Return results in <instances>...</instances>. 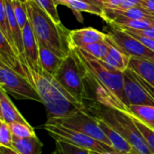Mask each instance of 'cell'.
<instances>
[{
	"label": "cell",
	"instance_id": "cell-16",
	"mask_svg": "<svg viewBox=\"0 0 154 154\" xmlns=\"http://www.w3.org/2000/svg\"><path fill=\"white\" fill-rule=\"evenodd\" d=\"M98 122L99 126L103 130L106 138L109 140L112 148L119 154H128L134 149L133 146L129 143V142L119 133H117L113 127H111L108 124H106L102 119L96 118Z\"/></svg>",
	"mask_w": 154,
	"mask_h": 154
},
{
	"label": "cell",
	"instance_id": "cell-18",
	"mask_svg": "<svg viewBox=\"0 0 154 154\" xmlns=\"http://www.w3.org/2000/svg\"><path fill=\"white\" fill-rule=\"evenodd\" d=\"M3 2L5 4L6 16H7L9 26H10V29L12 32L15 48L17 49L20 55H23L24 48H23V30L21 29V27L17 22V19L15 17L14 8H13L12 0H3Z\"/></svg>",
	"mask_w": 154,
	"mask_h": 154
},
{
	"label": "cell",
	"instance_id": "cell-13",
	"mask_svg": "<svg viewBox=\"0 0 154 154\" xmlns=\"http://www.w3.org/2000/svg\"><path fill=\"white\" fill-rule=\"evenodd\" d=\"M106 36V33L91 27L72 30L69 32V45L70 48H82L86 45L102 42Z\"/></svg>",
	"mask_w": 154,
	"mask_h": 154
},
{
	"label": "cell",
	"instance_id": "cell-31",
	"mask_svg": "<svg viewBox=\"0 0 154 154\" xmlns=\"http://www.w3.org/2000/svg\"><path fill=\"white\" fill-rule=\"evenodd\" d=\"M125 32H132L145 38H149V39H152L154 40V26L152 27H148L145 29H141V30H127Z\"/></svg>",
	"mask_w": 154,
	"mask_h": 154
},
{
	"label": "cell",
	"instance_id": "cell-42",
	"mask_svg": "<svg viewBox=\"0 0 154 154\" xmlns=\"http://www.w3.org/2000/svg\"><path fill=\"white\" fill-rule=\"evenodd\" d=\"M153 14V17H154V14Z\"/></svg>",
	"mask_w": 154,
	"mask_h": 154
},
{
	"label": "cell",
	"instance_id": "cell-4",
	"mask_svg": "<svg viewBox=\"0 0 154 154\" xmlns=\"http://www.w3.org/2000/svg\"><path fill=\"white\" fill-rule=\"evenodd\" d=\"M85 111L95 118L102 119L123 135L139 154H152L132 116L125 111L105 106L92 98L84 102Z\"/></svg>",
	"mask_w": 154,
	"mask_h": 154
},
{
	"label": "cell",
	"instance_id": "cell-27",
	"mask_svg": "<svg viewBox=\"0 0 154 154\" xmlns=\"http://www.w3.org/2000/svg\"><path fill=\"white\" fill-rule=\"evenodd\" d=\"M132 118H133L134 124L136 125V126L138 127L143 137L144 138L150 151L152 152V153L154 154V131L150 127H148L147 125H145L143 123H142L137 118L133 117V116H132Z\"/></svg>",
	"mask_w": 154,
	"mask_h": 154
},
{
	"label": "cell",
	"instance_id": "cell-40",
	"mask_svg": "<svg viewBox=\"0 0 154 154\" xmlns=\"http://www.w3.org/2000/svg\"><path fill=\"white\" fill-rule=\"evenodd\" d=\"M50 154H60V153H59V152H57V151L55 150V151H54L53 152H51V153H50Z\"/></svg>",
	"mask_w": 154,
	"mask_h": 154
},
{
	"label": "cell",
	"instance_id": "cell-6",
	"mask_svg": "<svg viewBox=\"0 0 154 154\" xmlns=\"http://www.w3.org/2000/svg\"><path fill=\"white\" fill-rule=\"evenodd\" d=\"M46 123L50 125H60L79 132L112 147L109 140L106 138L103 130L99 126L97 119L86 111H79L76 114L67 117L47 120Z\"/></svg>",
	"mask_w": 154,
	"mask_h": 154
},
{
	"label": "cell",
	"instance_id": "cell-23",
	"mask_svg": "<svg viewBox=\"0 0 154 154\" xmlns=\"http://www.w3.org/2000/svg\"><path fill=\"white\" fill-rule=\"evenodd\" d=\"M8 125L13 134V136H15L17 138H28L36 136V134L30 124L12 123Z\"/></svg>",
	"mask_w": 154,
	"mask_h": 154
},
{
	"label": "cell",
	"instance_id": "cell-17",
	"mask_svg": "<svg viewBox=\"0 0 154 154\" xmlns=\"http://www.w3.org/2000/svg\"><path fill=\"white\" fill-rule=\"evenodd\" d=\"M39 59L42 69L53 77L64 60L54 53L47 46L41 43H39Z\"/></svg>",
	"mask_w": 154,
	"mask_h": 154
},
{
	"label": "cell",
	"instance_id": "cell-32",
	"mask_svg": "<svg viewBox=\"0 0 154 154\" xmlns=\"http://www.w3.org/2000/svg\"><path fill=\"white\" fill-rule=\"evenodd\" d=\"M143 0H125L119 6V10H127L136 7H141Z\"/></svg>",
	"mask_w": 154,
	"mask_h": 154
},
{
	"label": "cell",
	"instance_id": "cell-20",
	"mask_svg": "<svg viewBox=\"0 0 154 154\" xmlns=\"http://www.w3.org/2000/svg\"><path fill=\"white\" fill-rule=\"evenodd\" d=\"M43 144L37 136L17 138L13 136V150L18 154H42Z\"/></svg>",
	"mask_w": 154,
	"mask_h": 154
},
{
	"label": "cell",
	"instance_id": "cell-9",
	"mask_svg": "<svg viewBox=\"0 0 154 154\" xmlns=\"http://www.w3.org/2000/svg\"><path fill=\"white\" fill-rule=\"evenodd\" d=\"M125 95L127 106H154V88L131 69L124 71Z\"/></svg>",
	"mask_w": 154,
	"mask_h": 154
},
{
	"label": "cell",
	"instance_id": "cell-33",
	"mask_svg": "<svg viewBox=\"0 0 154 154\" xmlns=\"http://www.w3.org/2000/svg\"><path fill=\"white\" fill-rule=\"evenodd\" d=\"M127 32L130 35L134 36L138 41H140L142 43H143L146 47H148L150 50H152V51H154V40L149 39V38H145V37H143V36H140V35H137V34H134V33H132V32Z\"/></svg>",
	"mask_w": 154,
	"mask_h": 154
},
{
	"label": "cell",
	"instance_id": "cell-5",
	"mask_svg": "<svg viewBox=\"0 0 154 154\" xmlns=\"http://www.w3.org/2000/svg\"><path fill=\"white\" fill-rule=\"evenodd\" d=\"M86 71L73 49L64 58L54 78L78 101L84 104L89 98L86 88Z\"/></svg>",
	"mask_w": 154,
	"mask_h": 154
},
{
	"label": "cell",
	"instance_id": "cell-11",
	"mask_svg": "<svg viewBox=\"0 0 154 154\" xmlns=\"http://www.w3.org/2000/svg\"><path fill=\"white\" fill-rule=\"evenodd\" d=\"M23 42L24 48V54L22 55L26 63L32 68H40L39 59V43L32 31L30 22L26 23L23 29Z\"/></svg>",
	"mask_w": 154,
	"mask_h": 154
},
{
	"label": "cell",
	"instance_id": "cell-22",
	"mask_svg": "<svg viewBox=\"0 0 154 154\" xmlns=\"http://www.w3.org/2000/svg\"><path fill=\"white\" fill-rule=\"evenodd\" d=\"M125 112L129 114L131 116L137 118L154 131V106L131 105L126 106V110Z\"/></svg>",
	"mask_w": 154,
	"mask_h": 154
},
{
	"label": "cell",
	"instance_id": "cell-28",
	"mask_svg": "<svg viewBox=\"0 0 154 154\" xmlns=\"http://www.w3.org/2000/svg\"><path fill=\"white\" fill-rule=\"evenodd\" d=\"M0 146L13 149V134L9 125L0 120Z\"/></svg>",
	"mask_w": 154,
	"mask_h": 154
},
{
	"label": "cell",
	"instance_id": "cell-21",
	"mask_svg": "<svg viewBox=\"0 0 154 154\" xmlns=\"http://www.w3.org/2000/svg\"><path fill=\"white\" fill-rule=\"evenodd\" d=\"M129 69L137 73L154 88V61L143 59L131 58Z\"/></svg>",
	"mask_w": 154,
	"mask_h": 154
},
{
	"label": "cell",
	"instance_id": "cell-37",
	"mask_svg": "<svg viewBox=\"0 0 154 154\" xmlns=\"http://www.w3.org/2000/svg\"><path fill=\"white\" fill-rule=\"evenodd\" d=\"M90 152V151H89ZM91 154H119L116 152H90Z\"/></svg>",
	"mask_w": 154,
	"mask_h": 154
},
{
	"label": "cell",
	"instance_id": "cell-10",
	"mask_svg": "<svg viewBox=\"0 0 154 154\" xmlns=\"http://www.w3.org/2000/svg\"><path fill=\"white\" fill-rule=\"evenodd\" d=\"M106 35L129 58L143 59L154 61V51L125 31L112 28Z\"/></svg>",
	"mask_w": 154,
	"mask_h": 154
},
{
	"label": "cell",
	"instance_id": "cell-19",
	"mask_svg": "<svg viewBox=\"0 0 154 154\" xmlns=\"http://www.w3.org/2000/svg\"><path fill=\"white\" fill-rule=\"evenodd\" d=\"M54 1L56 2L57 5H63L68 6L69 9H71L74 14L76 15V17L78 18V20L81 23L83 22V17L80 13L87 12L101 17L104 8L96 5H92L83 0H54Z\"/></svg>",
	"mask_w": 154,
	"mask_h": 154
},
{
	"label": "cell",
	"instance_id": "cell-8",
	"mask_svg": "<svg viewBox=\"0 0 154 154\" xmlns=\"http://www.w3.org/2000/svg\"><path fill=\"white\" fill-rule=\"evenodd\" d=\"M43 129L55 141H60L90 152H116L112 147L79 132L45 123Z\"/></svg>",
	"mask_w": 154,
	"mask_h": 154
},
{
	"label": "cell",
	"instance_id": "cell-29",
	"mask_svg": "<svg viewBox=\"0 0 154 154\" xmlns=\"http://www.w3.org/2000/svg\"><path fill=\"white\" fill-rule=\"evenodd\" d=\"M56 23H61L58 10H57V4L54 0H34Z\"/></svg>",
	"mask_w": 154,
	"mask_h": 154
},
{
	"label": "cell",
	"instance_id": "cell-41",
	"mask_svg": "<svg viewBox=\"0 0 154 154\" xmlns=\"http://www.w3.org/2000/svg\"><path fill=\"white\" fill-rule=\"evenodd\" d=\"M18 1H20V2H23V3H26L28 0H18Z\"/></svg>",
	"mask_w": 154,
	"mask_h": 154
},
{
	"label": "cell",
	"instance_id": "cell-34",
	"mask_svg": "<svg viewBox=\"0 0 154 154\" xmlns=\"http://www.w3.org/2000/svg\"><path fill=\"white\" fill-rule=\"evenodd\" d=\"M125 0H106L104 4V7L110 9H118L119 6Z\"/></svg>",
	"mask_w": 154,
	"mask_h": 154
},
{
	"label": "cell",
	"instance_id": "cell-1",
	"mask_svg": "<svg viewBox=\"0 0 154 154\" xmlns=\"http://www.w3.org/2000/svg\"><path fill=\"white\" fill-rule=\"evenodd\" d=\"M71 49L85 69L86 82L95 88V96L92 99L105 106L125 111L127 102L125 95L124 72L112 69L103 60L80 48Z\"/></svg>",
	"mask_w": 154,
	"mask_h": 154
},
{
	"label": "cell",
	"instance_id": "cell-2",
	"mask_svg": "<svg viewBox=\"0 0 154 154\" xmlns=\"http://www.w3.org/2000/svg\"><path fill=\"white\" fill-rule=\"evenodd\" d=\"M20 59L26 78L37 90L46 109L47 120L67 117L79 111H85V105L73 97L53 76L45 72L42 67L32 68L22 55Z\"/></svg>",
	"mask_w": 154,
	"mask_h": 154
},
{
	"label": "cell",
	"instance_id": "cell-25",
	"mask_svg": "<svg viewBox=\"0 0 154 154\" xmlns=\"http://www.w3.org/2000/svg\"><path fill=\"white\" fill-rule=\"evenodd\" d=\"M0 32L15 48L14 42V39H13V35H12V32H11V29H10V26H9L7 16H6L5 4H4L3 0H0Z\"/></svg>",
	"mask_w": 154,
	"mask_h": 154
},
{
	"label": "cell",
	"instance_id": "cell-24",
	"mask_svg": "<svg viewBox=\"0 0 154 154\" xmlns=\"http://www.w3.org/2000/svg\"><path fill=\"white\" fill-rule=\"evenodd\" d=\"M80 49L84 50L85 51H87L88 53H89L90 55L94 56L98 60H103L108 53V46L105 40L99 42L86 45Z\"/></svg>",
	"mask_w": 154,
	"mask_h": 154
},
{
	"label": "cell",
	"instance_id": "cell-39",
	"mask_svg": "<svg viewBox=\"0 0 154 154\" xmlns=\"http://www.w3.org/2000/svg\"><path fill=\"white\" fill-rule=\"evenodd\" d=\"M128 154H139V153H138L134 149H133V150H132V152H129Z\"/></svg>",
	"mask_w": 154,
	"mask_h": 154
},
{
	"label": "cell",
	"instance_id": "cell-35",
	"mask_svg": "<svg viewBox=\"0 0 154 154\" xmlns=\"http://www.w3.org/2000/svg\"><path fill=\"white\" fill-rule=\"evenodd\" d=\"M141 7L149 13L154 14V0H143Z\"/></svg>",
	"mask_w": 154,
	"mask_h": 154
},
{
	"label": "cell",
	"instance_id": "cell-26",
	"mask_svg": "<svg viewBox=\"0 0 154 154\" xmlns=\"http://www.w3.org/2000/svg\"><path fill=\"white\" fill-rule=\"evenodd\" d=\"M12 4H13V8H14V12L17 19V22L21 29L23 30L24 26L26 25V23L29 22L26 5L25 3L20 2L18 0H12Z\"/></svg>",
	"mask_w": 154,
	"mask_h": 154
},
{
	"label": "cell",
	"instance_id": "cell-36",
	"mask_svg": "<svg viewBox=\"0 0 154 154\" xmlns=\"http://www.w3.org/2000/svg\"><path fill=\"white\" fill-rule=\"evenodd\" d=\"M0 152H1V154H18L16 153L13 149L2 147V146H0Z\"/></svg>",
	"mask_w": 154,
	"mask_h": 154
},
{
	"label": "cell",
	"instance_id": "cell-38",
	"mask_svg": "<svg viewBox=\"0 0 154 154\" xmlns=\"http://www.w3.org/2000/svg\"><path fill=\"white\" fill-rule=\"evenodd\" d=\"M95 1H97V2H98L103 7H104V4H105V2H106V0H95Z\"/></svg>",
	"mask_w": 154,
	"mask_h": 154
},
{
	"label": "cell",
	"instance_id": "cell-15",
	"mask_svg": "<svg viewBox=\"0 0 154 154\" xmlns=\"http://www.w3.org/2000/svg\"><path fill=\"white\" fill-rule=\"evenodd\" d=\"M0 120L6 124H29L11 101L7 93L2 88L0 89Z\"/></svg>",
	"mask_w": 154,
	"mask_h": 154
},
{
	"label": "cell",
	"instance_id": "cell-3",
	"mask_svg": "<svg viewBox=\"0 0 154 154\" xmlns=\"http://www.w3.org/2000/svg\"><path fill=\"white\" fill-rule=\"evenodd\" d=\"M28 19L38 43L51 49L60 58L70 52L69 32L62 23H56L34 0L26 3Z\"/></svg>",
	"mask_w": 154,
	"mask_h": 154
},
{
	"label": "cell",
	"instance_id": "cell-30",
	"mask_svg": "<svg viewBox=\"0 0 154 154\" xmlns=\"http://www.w3.org/2000/svg\"><path fill=\"white\" fill-rule=\"evenodd\" d=\"M56 142V151L60 154H91L89 151L71 145L69 143L55 141Z\"/></svg>",
	"mask_w": 154,
	"mask_h": 154
},
{
	"label": "cell",
	"instance_id": "cell-7",
	"mask_svg": "<svg viewBox=\"0 0 154 154\" xmlns=\"http://www.w3.org/2000/svg\"><path fill=\"white\" fill-rule=\"evenodd\" d=\"M0 88L18 99H28L42 103V99L29 79L0 62Z\"/></svg>",
	"mask_w": 154,
	"mask_h": 154
},
{
	"label": "cell",
	"instance_id": "cell-14",
	"mask_svg": "<svg viewBox=\"0 0 154 154\" xmlns=\"http://www.w3.org/2000/svg\"><path fill=\"white\" fill-rule=\"evenodd\" d=\"M106 42L108 46V53L102 60L111 67L114 69L118 71H125L129 68L130 59L125 53H124L119 47H117L108 37L107 35L105 38Z\"/></svg>",
	"mask_w": 154,
	"mask_h": 154
},
{
	"label": "cell",
	"instance_id": "cell-12",
	"mask_svg": "<svg viewBox=\"0 0 154 154\" xmlns=\"http://www.w3.org/2000/svg\"><path fill=\"white\" fill-rule=\"evenodd\" d=\"M0 62L5 64L11 69L26 77L18 51L0 32Z\"/></svg>",
	"mask_w": 154,
	"mask_h": 154
}]
</instances>
